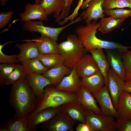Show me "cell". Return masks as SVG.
<instances>
[{
	"mask_svg": "<svg viewBox=\"0 0 131 131\" xmlns=\"http://www.w3.org/2000/svg\"><path fill=\"white\" fill-rule=\"evenodd\" d=\"M29 40L35 42L40 55L60 54L56 41L48 37L41 35L38 38Z\"/></svg>",
	"mask_w": 131,
	"mask_h": 131,
	"instance_id": "ac0fdd59",
	"label": "cell"
},
{
	"mask_svg": "<svg viewBox=\"0 0 131 131\" xmlns=\"http://www.w3.org/2000/svg\"><path fill=\"white\" fill-rule=\"evenodd\" d=\"M71 69L63 64L49 69L42 74L51 82L52 85L57 86L70 73Z\"/></svg>",
	"mask_w": 131,
	"mask_h": 131,
	"instance_id": "d4e9b609",
	"label": "cell"
},
{
	"mask_svg": "<svg viewBox=\"0 0 131 131\" xmlns=\"http://www.w3.org/2000/svg\"><path fill=\"white\" fill-rule=\"evenodd\" d=\"M76 23V21L74 20L64 26L54 28L45 26L41 21L32 20L25 22L23 28L25 30L30 32H38L41 35L47 36L57 41L58 40L59 35L64 29Z\"/></svg>",
	"mask_w": 131,
	"mask_h": 131,
	"instance_id": "8992f818",
	"label": "cell"
},
{
	"mask_svg": "<svg viewBox=\"0 0 131 131\" xmlns=\"http://www.w3.org/2000/svg\"><path fill=\"white\" fill-rule=\"evenodd\" d=\"M60 111V106L56 108H46L36 114L31 113L27 115L28 123L29 128L34 131L37 126L50 120Z\"/></svg>",
	"mask_w": 131,
	"mask_h": 131,
	"instance_id": "8fae6325",
	"label": "cell"
},
{
	"mask_svg": "<svg viewBox=\"0 0 131 131\" xmlns=\"http://www.w3.org/2000/svg\"><path fill=\"white\" fill-rule=\"evenodd\" d=\"M92 93L81 86L79 91L76 93L75 100L85 110L90 111L98 115H102L101 110L97 106L96 100Z\"/></svg>",
	"mask_w": 131,
	"mask_h": 131,
	"instance_id": "7c38bea8",
	"label": "cell"
},
{
	"mask_svg": "<svg viewBox=\"0 0 131 131\" xmlns=\"http://www.w3.org/2000/svg\"><path fill=\"white\" fill-rule=\"evenodd\" d=\"M99 23L93 20L85 26L80 25L76 28L75 32L87 51L93 49H104L116 50L120 53L131 48L119 43L103 40L97 38L96 35Z\"/></svg>",
	"mask_w": 131,
	"mask_h": 131,
	"instance_id": "7a4b0ae2",
	"label": "cell"
},
{
	"mask_svg": "<svg viewBox=\"0 0 131 131\" xmlns=\"http://www.w3.org/2000/svg\"><path fill=\"white\" fill-rule=\"evenodd\" d=\"M80 78H83L100 72L91 55L85 54L77 63L75 66Z\"/></svg>",
	"mask_w": 131,
	"mask_h": 131,
	"instance_id": "30bf717a",
	"label": "cell"
},
{
	"mask_svg": "<svg viewBox=\"0 0 131 131\" xmlns=\"http://www.w3.org/2000/svg\"><path fill=\"white\" fill-rule=\"evenodd\" d=\"M41 0H35V3L37 4H40Z\"/></svg>",
	"mask_w": 131,
	"mask_h": 131,
	"instance_id": "ee69618b",
	"label": "cell"
},
{
	"mask_svg": "<svg viewBox=\"0 0 131 131\" xmlns=\"http://www.w3.org/2000/svg\"><path fill=\"white\" fill-rule=\"evenodd\" d=\"M27 115L14 117L12 119H9L5 125L0 126V131H32L28 126Z\"/></svg>",
	"mask_w": 131,
	"mask_h": 131,
	"instance_id": "603a6c76",
	"label": "cell"
},
{
	"mask_svg": "<svg viewBox=\"0 0 131 131\" xmlns=\"http://www.w3.org/2000/svg\"><path fill=\"white\" fill-rule=\"evenodd\" d=\"M75 122L60 111L51 119L43 123L41 128L44 131H74Z\"/></svg>",
	"mask_w": 131,
	"mask_h": 131,
	"instance_id": "52a82bcc",
	"label": "cell"
},
{
	"mask_svg": "<svg viewBox=\"0 0 131 131\" xmlns=\"http://www.w3.org/2000/svg\"><path fill=\"white\" fill-rule=\"evenodd\" d=\"M25 41L27 42L22 44H16L15 45L20 50L17 58L21 63L28 60L38 58L40 55L35 42L29 40Z\"/></svg>",
	"mask_w": 131,
	"mask_h": 131,
	"instance_id": "d6986e66",
	"label": "cell"
},
{
	"mask_svg": "<svg viewBox=\"0 0 131 131\" xmlns=\"http://www.w3.org/2000/svg\"><path fill=\"white\" fill-rule=\"evenodd\" d=\"M75 129L76 131H95L86 123H79Z\"/></svg>",
	"mask_w": 131,
	"mask_h": 131,
	"instance_id": "ab89813d",
	"label": "cell"
},
{
	"mask_svg": "<svg viewBox=\"0 0 131 131\" xmlns=\"http://www.w3.org/2000/svg\"><path fill=\"white\" fill-rule=\"evenodd\" d=\"M12 11L5 12L0 13V29L5 27L11 19L13 14Z\"/></svg>",
	"mask_w": 131,
	"mask_h": 131,
	"instance_id": "74e56055",
	"label": "cell"
},
{
	"mask_svg": "<svg viewBox=\"0 0 131 131\" xmlns=\"http://www.w3.org/2000/svg\"><path fill=\"white\" fill-rule=\"evenodd\" d=\"M84 0H79L77 5L73 12L60 22L61 24L63 25L69 21L72 22L78 15V11L81 8Z\"/></svg>",
	"mask_w": 131,
	"mask_h": 131,
	"instance_id": "f35d334b",
	"label": "cell"
},
{
	"mask_svg": "<svg viewBox=\"0 0 131 131\" xmlns=\"http://www.w3.org/2000/svg\"><path fill=\"white\" fill-rule=\"evenodd\" d=\"M85 115L86 123L95 131H114V117L98 115L89 110H85Z\"/></svg>",
	"mask_w": 131,
	"mask_h": 131,
	"instance_id": "5b68a950",
	"label": "cell"
},
{
	"mask_svg": "<svg viewBox=\"0 0 131 131\" xmlns=\"http://www.w3.org/2000/svg\"><path fill=\"white\" fill-rule=\"evenodd\" d=\"M116 111L117 118L131 120V93L124 90L123 92L119 99Z\"/></svg>",
	"mask_w": 131,
	"mask_h": 131,
	"instance_id": "ffe728a7",
	"label": "cell"
},
{
	"mask_svg": "<svg viewBox=\"0 0 131 131\" xmlns=\"http://www.w3.org/2000/svg\"><path fill=\"white\" fill-rule=\"evenodd\" d=\"M60 54L63 60V65L72 69L86 54L87 51L77 35H69L66 41L58 44Z\"/></svg>",
	"mask_w": 131,
	"mask_h": 131,
	"instance_id": "277c9868",
	"label": "cell"
},
{
	"mask_svg": "<svg viewBox=\"0 0 131 131\" xmlns=\"http://www.w3.org/2000/svg\"><path fill=\"white\" fill-rule=\"evenodd\" d=\"M105 49L110 66L116 73L124 80L125 68L120 55L113 51L112 49Z\"/></svg>",
	"mask_w": 131,
	"mask_h": 131,
	"instance_id": "cb8c5ba5",
	"label": "cell"
},
{
	"mask_svg": "<svg viewBox=\"0 0 131 131\" xmlns=\"http://www.w3.org/2000/svg\"><path fill=\"white\" fill-rule=\"evenodd\" d=\"M88 51L92 56L100 72L104 77L105 81V85L107 86V74L110 66L103 49H93L89 50Z\"/></svg>",
	"mask_w": 131,
	"mask_h": 131,
	"instance_id": "44dd1931",
	"label": "cell"
},
{
	"mask_svg": "<svg viewBox=\"0 0 131 131\" xmlns=\"http://www.w3.org/2000/svg\"><path fill=\"white\" fill-rule=\"evenodd\" d=\"M124 90L131 94V80L125 82Z\"/></svg>",
	"mask_w": 131,
	"mask_h": 131,
	"instance_id": "60d3db41",
	"label": "cell"
},
{
	"mask_svg": "<svg viewBox=\"0 0 131 131\" xmlns=\"http://www.w3.org/2000/svg\"><path fill=\"white\" fill-rule=\"evenodd\" d=\"M104 12L109 16L119 18L126 19L131 17V9H127L123 8H117L109 10L104 9Z\"/></svg>",
	"mask_w": 131,
	"mask_h": 131,
	"instance_id": "836d02e7",
	"label": "cell"
},
{
	"mask_svg": "<svg viewBox=\"0 0 131 131\" xmlns=\"http://www.w3.org/2000/svg\"><path fill=\"white\" fill-rule=\"evenodd\" d=\"M108 90L114 107L116 110L119 98L124 91L125 82L124 80L111 68L107 72Z\"/></svg>",
	"mask_w": 131,
	"mask_h": 131,
	"instance_id": "ba28073f",
	"label": "cell"
},
{
	"mask_svg": "<svg viewBox=\"0 0 131 131\" xmlns=\"http://www.w3.org/2000/svg\"><path fill=\"white\" fill-rule=\"evenodd\" d=\"M17 64L16 63H3L0 65V83L3 84L6 78L10 74L15 68Z\"/></svg>",
	"mask_w": 131,
	"mask_h": 131,
	"instance_id": "e575fe53",
	"label": "cell"
},
{
	"mask_svg": "<svg viewBox=\"0 0 131 131\" xmlns=\"http://www.w3.org/2000/svg\"><path fill=\"white\" fill-rule=\"evenodd\" d=\"M26 78L37 100L41 96L45 88L48 85H52L49 79L41 74H30L27 75Z\"/></svg>",
	"mask_w": 131,
	"mask_h": 131,
	"instance_id": "e0dca14e",
	"label": "cell"
},
{
	"mask_svg": "<svg viewBox=\"0 0 131 131\" xmlns=\"http://www.w3.org/2000/svg\"><path fill=\"white\" fill-rule=\"evenodd\" d=\"M81 86L86 88L92 93L99 91L105 85L103 76L100 72L82 78Z\"/></svg>",
	"mask_w": 131,
	"mask_h": 131,
	"instance_id": "7402d4cb",
	"label": "cell"
},
{
	"mask_svg": "<svg viewBox=\"0 0 131 131\" xmlns=\"http://www.w3.org/2000/svg\"><path fill=\"white\" fill-rule=\"evenodd\" d=\"M27 75L22 65L17 64L14 71L6 78L3 84L12 85L16 82L26 78Z\"/></svg>",
	"mask_w": 131,
	"mask_h": 131,
	"instance_id": "f1b7e54d",
	"label": "cell"
},
{
	"mask_svg": "<svg viewBox=\"0 0 131 131\" xmlns=\"http://www.w3.org/2000/svg\"><path fill=\"white\" fill-rule=\"evenodd\" d=\"M124 8L131 9V0H105L104 3L103 8L106 10Z\"/></svg>",
	"mask_w": 131,
	"mask_h": 131,
	"instance_id": "4dcf8cb0",
	"label": "cell"
},
{
	"mask_svg": "<svg viewBox=\"0 0 131 131\" xmlns=\"http://www.w3.org/2000/svg\"><path fill=\"white\" fill-rule=\"evenodd\" d=\"M120 54L125 68L126 82L131 80V50H128Z\"/></svg>",
	"mask_w": 131,
	"mask_h": 131,
	"instance_id": "1f68e13d",
	"label": "cell"
},
{
	"mask_svg": "<svg viewBox=\"0 0 131 131\" xmlns=\"http://www.w3.org/2000/svg\"><path fill=\"white\" fill-rule=\"evenodd\" d=\"M85 110L76 100L67 102L60 106V112L71 119L80 122L86 123Z\"/></svg>",
	"mask_w": 131,
	"mask_h": 131,
	"instance_id": "5bb4252c",
	"label": "cell"
},
{
	"mask_svg": "<svg viewBox=\"0 0 131 131\" xmlns=\"http://www.w3.org/2000/svg\"><path fill=\"white\" fill-rule=\"evenodd\" d=\"M73 0H64L61 7L54 14V16L56 18V22L58 23L68 16Z\"/></svg>",
	"mask_w": 131,
	"mask_h": 131,
	"instance_id": "d6a6232c",
	"label": "cell"
},
{
	"mask_svg": "<svg viewBox=\"0 0 131 131\" xmlns=\"http://www.w3.org/2000/svg\"><path fill=\"white\" fill-rule=\"evenodd\" d=\"M81 81L74 67L72 68L69 75L64 77L56 88L58 90L76 93L81 86Z\"/></svg>",
	"mask_w": 131,
	"mask_h": 131,
	"instance_id": "2e32d148",
	"label": "cell"
},
{
	"mask_svg": "<svg viewBox=\"0 0 131 131\" xmlns=\"http://www.w3.org/2000/svg\"><path fill=\"white\" fill-rule=\"evenodd\" d=\"M5 44L0 45V63L10 64L19 62L17 58V55L16 54L8 55L3 53L2 49Z\"/></svg>",
	"mask_w": 131,
	"mask_h": 131,
	"instance_id": "8d00e7d4",
	"label": "cell"
},
{
	"mask_svg": "<svg viewBox=\"0 0 131 131\" xmlns=\"http://www.w3.org/2000/svg\"><path fill=\"white\" fill-rule=\"evenodd\" d=\"M12 85L9 102L14 109V117L27 115L35 108L37 98L29 86L26 77Z\"/></svg>",
	"mask_w": 131,
	"mask_h": 131,
	"instance_id": "6da1fadb",
	"label": "cell"
},
{
	"mask_svg": "<svg viewBox=\"0 0 131 131\" xmlns=\"http://www.w3.org/2000/svg\"><path fill=\"white\" fill-rule=\"evenodd\" d=\"M91 0H86L83 2L81 7L82 9H83L87 7L89 2Z\"/></svg>",
	"mask_w": 131,
	"mask_h": 131,
	"instance_id": "b9f144b4",
	"label": "cell"
},
{
	"mask_svg": "<svg viewBox=\"0 0 131 131\" xmlns=\"http://www.w3.org/2000/svg\"><path fill=\"white\" fill-rule=\"evenodd\" d=\"M22 63L27 75L33 73L42 74L49 69L43 66L39 57L28 60Z\"/></svg>",
	"mask_w": 131,
	"mask_h": 131,
	"instance_id": "4316f807",
	"label": "cell"
},
{
	"mask_svg": "<svg viewBox=\"0 0 131 131\" xmlns=\"http://www.w3.org/2000/svg\"><path fill=\"white\" fill-rule=\"evenodd\" d=\"M39 58L41 63L49 69L63 64V60L60 54L40 55Z\"/></svg>",
	"mask_w": 131,
	"mask_h": 131,
	"instance_id": "83f0119b",
	"label": "cell"
},
{
	"mask_svg": "<svg viewBox=\"0 0 131 131\" xmlns=\"http://www.w3.org/2000/svg\"><path fill=\"white\" fill-rule=\"evenodd\" d=\"M105 0H91L89 3L86 10L82 13L83 19L87 24L92 20L97 21L104 17L103 4Z\"/></svg>",
	"mask_w": 131,
	"mask_h": 131,
	"instance_id": "4fadbf2b",
	"label": "cell"
},
{
	"mask_svg": "<svg viewBox=\"0 0 131 131\" xmlns=\"http://www.w3.org/2000/svg\"><path fill=\"white\" fill-rule=\"evenodd\" d=\"M116 118L114 126V131H131V120Z\"/></svg>",
	"mask_w": 131,
	"mask_h": 131,
	"instance_id": "d590c367",
	"label": "cell"
},
{
	"mask_svg": "<svg viewBox=\"0 0 131 131\" xmlns=\"http://www.w3.org/2000/svg\"><path fill=\"white\" fill-rule=\"evenodd\" d=\"M25 8L24 12L19 14L21 21L25 22L36 19L41 21L48 20V15L40 4L28 3Z\"/></svg>",
	"mask_w": 131,
	"mask_h": 131,
	"instance_id": "9a60e30c",
	"label": "cell"
},
{
	"mask_svg": "<svg viewBox=\"0 0 131 131\" xmlns=\"http://www.w3.org/2000/svg\"><path fill=\"white\" fill-rule=\"evenodd\" d=\"M64 0H41L40 4L48 15L56 12L62 6Z\"/></svg>",
	"mask_w": 131,
	"mask_h": 131,
	"instance_id": "f546056e",
	"label": "cell"
},
{
	"mask_svg": "<svg viewBox=\"0 0 131 131\" xmlns=\"http://www.w3.org/2000/svg\"><path fill=\"white\" fill-rule=\"evenodd\" d=\"M126 19L117 18L109 17L101 19L98 29L103 34H106L120 27Z\"/></svg>",
	"mask_w": 131,
	"mask_h": 131,
	"instance_id": "484cf974",
	"label": "cell"
},
{
	"mask_svg": "<svg viewBox=\"0 0 131 131\" xmlns=\"http://www.w3.org/2000/svg\"><path fill=\"white\" fill-rule=\"evenodd\" d=\"M51 85L45 88L41 96L37 100L36 106L31 113L36 114L46 108L58 107L75 100V93L57 90Z\"/></svg>",
	"mask_w": 131,
	"mask_h": 131,
	"instance_id": "3957f363",
	"label": "cell"
},
{
	"mask_svg": "<svg viewBox=\"0 0 131 131\" xmlns=\"http://www.w3.org/2000/svg\"><path fill=\"white\" fill-rule=\"evenodd\" d=\"M92 94L100 107L102 114L117 117L107 86L104 85L99 91Z\"/></svg>",
	"mask_w": 131,
	"mask_h": 131,
	"instance_id": "9c48e42d",
	"label": "cell"
},
{
	"mask_svg": "<svg viewBox=\"0 0 131 131\" xmlns=\"http://www.w3.org/2000/svg\"><path fill=\"white\" fill-rule=\"evenodd\" d=\"M7 0H0V5L1 7H3L5 5Z\"/></svg>",
	"mask_w": 131,
	"mask_h": 131,
	"instance_id": "7bdbcfd3",
	"label": "cell"
}]
</instances>
